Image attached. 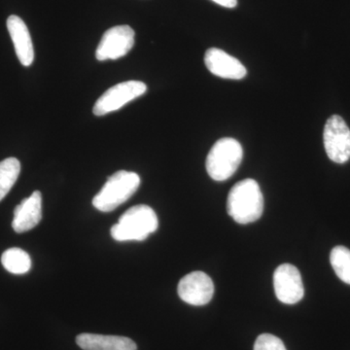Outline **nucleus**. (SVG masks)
Returning <instances> with one entry per match:
<instances>
[{"instance_id":"f257e3e1","label":"nucleus","mask_w":350,"mask_h":350,"mask_svg":"<svg viewBox=\"0 0 350 350\" xmlns=\"http://www.w3.org/2000/svg\"><path fill=\"white\" fill-rule=\"evenodd\" d=\"M227 211L239 224H250L260 219L264 211V197L257 181L247 178L234 185L228 196Z\"/></svg>"},{"instance_id":"f03ea898","label":"nucleus","mask_w":350,"mask_h":350,"mask_svg":"<svg viewBox=\"0 0 350 350\" xmlns=\"http://www.w3.org/2000/svg\"><path fill=\"white\" fill-rule=\"evenodd\" d=\"M159 221L153 208L145 204L131 207L111 228L117 241H142L158 229Z\"/></svg>"},{"instance_id":"7ed1b4c3","label":"nucleus","mask_w":350,"mask_h":350,"mask_svg":"<svg viewBox=\"0 0 350 350\" xmlns=\"http://www.w3.org/2000/svg\"><path fill=\"white\" fill-rule=\"evenodd\" d=\"M139 175L119 170L108 177L107 183L93 200V206L103 213H110L130 200L140 185Z\"/></svg>"},{"instance_id":"20e7f679","label":"nucleus","mask_w":350,"mask_h":350,"mask_svg":"<svg viewBox=\"0 0 350 350\" xmlns=\"http://www.w3.org/2000/svg\"><path fill=\"white\" fill-rule=\"evenodd\" d=\"M243 158V147L238 140L231 137L221 138L207 155V174L213 180H227L236 174Z\"/></svg>"},{"instance_id":"39448f33","label":"nucleus","mask_w":350,"mask_h":350,"mask_svg":"<svg viewBox=\"0 0 350 350\" xmlns=\"http://www.w3.org/2000/svg\"><path fill=\"white\" fill-rule=\"evenodd\" d=\"M327 156L337 163H345L350 159V130L345 120L333 115L327 120L323 133Z\"/></svg>"},{"instance_id":"423d86ee","label":"nucleus","mask_w":350,"mask_h":350,"mask_svg":"<svg viewBox=\"0 0 350 350\" xmlns=\"http://www.w3.org/2000/svg\"><path fill=\"white\" fill-rule=\"evenodd\" d=\"M147 86L142 81L120 83L108 89L94 103L93 109L96 116H103L116 111L130 101L146 93Z\"/></svg>"},{"instance_id":"0eeeda50","label":"nucleus","mask_w":350,"mask_h":350,"mask_svg":"<svg viewBox=\"0 0 350 350\" xmlns=\"http://www.w3.org/2000/svg\"><path fill=\"white\" fill-rule=\"evenodd\" d=\"M135 45V31L130 25H117L107 29L96 51L98 61L118 59L126 56Z\"/></svg>"},{"instance_id":"6e6552de","label":"nucleus","mask_w":350,"mask_h":350,"mask_svg":"<svg viewBox=\"0 0 350 350\" xmlns=\"http://www.w3.org/2000/svg\"><path fill=\"white\" fill-rule=\"evenodd\" d=\"M276 298L286 305H294L304 298L305 288L300 271L291 264H282L273 273Z\"/></svg>"},{"instance_id":"1a4fd4ad","label":"nucleus","mask_w":350,"mask_h":350,"mask_svg":"<svg viewBox=\"0 0 350 350\" xmlns=\"http://www.w3.org/2000/svg\"><path fill=\"white\" fill-rule=\"evenodd\" d=\"M182 301L192 306H204L213 299V280L204 271H193L184 276L177 288Z\"/></svg>"},{"instance_id":"9d476101","label":"nucleus","mask_w":350,"mask_h":350,"mask_svg":"<svg viewBox=\"0 0 350 350\" xmlns=\"http://www.w3.org/2000/svg\"><path fill=\"white\" fill-rule=\"evenodd\" d=\"M204 64L213 75L224 79L241 80L247 75L241 62L218 48L206 51Z\"/></svg>"},{"instance_id":"9b49d317","label":"nucleus","mask_w":350,"mask_h":350,"mask_svg":"<svg viewBox=\"0 0 350 350\" xmlns=\"http://www.w3.org/2000/svg\"><path fill=\"white\" fill-rule=\"evenodd\" d=\"M42 218V196L39 191L32 193L31 197L23 200L14 211L12 227L16 232L33 229Z\"/></svg>"},{"instance_id":"f8f14e48","label":"nucleus","mask_w":350,"mask_h":350,"mask_svg":"<svg viewBox=\"0 0 350 350\" xmlns=\"http://www.w3.org/2000/svg\"><path fill=\"white\" fill-rule=\"evenodd\" d=\"M7 29L15 47L20 63L24 66H31L34 59V50L31 34L24 21L16 15L7 19Z\"/></svg>"},{"instance_id":"ddd939ff","label":"nucleus","mask_w":350,"mask_h":350,"mask_svg":"<svg viewBox=\"0 0 350 350\" xmlns=\"http://www.w3.org/2000/svg\"><path fill=\"white\" fill-rule=\"evenodd\" d=\"M76 342L83 350H137L135 342L131 338L120 336H105L98 334H80Z\"/></svg>"},{"instance_id":"4468645a","label":"nucleus","mask_w":350,"mask_h":350,"mask_svg":"<svg viewBox=\"0 0 350 350\" xmlns=\"http://www.w3.org/2000/svg\"><path fill=\"white\" fill-rule=\"evenodd\" d=\"M4 269L14 275H24L31 269V256L21 248H9L1 256Z\"/></svg>"},{"instance_id":"2eb2a0df","label":"nucleus","mask_w":350,"mask_h":350,"mask_svg":"<svg viewBox=\"0 0 350 350\" xmlns=\"http://www.w3.org/2000/svg\"><path fill=\"white\" fill-rule=\"evenodd\" d=\"M21 172V163L16 158L0 162V202L10 192Z\"/></svg>"},{"instance_id":"dca6fc26","label":"nucleus","mask_w":350,"mask_h":350,"mask_svg":"<svg viewBox=\"0 0 350 350\" xmlns=\"http://www.w3.org/2000/svg\"><path fill=\"white\" fill-rule=\"evenodd\" d=\"M330 262L336 275L342 282L350 284V250L345 246H336L331 251Z\"/></svg>"},{"instance_id":"f3484780","label":"nucleus","mask_w":350,"mask_h":350,"mask_svg":"<svg viewBox=\"0 0 350 350\" xmlns=\"http://www.w3.org/2000/svg\"><path fill=\"white\" fill-rule=\"evenodd\" d=\"M254 350H287L280 338L271 334H262L257 338Z\"/></svg>"},{"instance_id":"a211bd4d","label":"nucleus","mask_w":350,"mask_h":350,"mask_svg":"<svg viewBox=\"0 0 350 350\" xmlns=\"http://www.w3.org/2000/svg\"><path fill=\"white\" fill-rule=\"evenodd\" d=\"M218 5L226 7V8H234L238 5V0H213Z\"/></svg>"}]
</instances>
